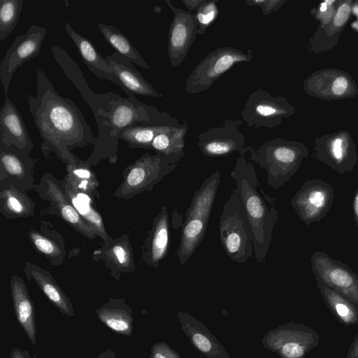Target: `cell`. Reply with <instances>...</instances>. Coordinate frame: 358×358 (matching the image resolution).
Masks as SVG:
<instances>
[{"instance_id":"1","label":"cell","mask_w":358,"mask_h":358,"mask_svg":"<svg viewBox=\"0 0 358 358\" xmlns=\"http://www.w3.org/2000/svg\"><path fill=\"white\" fill-rule=\"evenodd\" d=\"M36 80L35 96L27 97L41 152L47 159L55 154L66 164L73 160V148L94 145L96 137L75 102L62 96L41 68L36 69Z\"/></svg>"},{"instance_id":"2","label":"cell","mask_w":358,"mask_h":358,"mask_svg":"<svg viewBox=\"0 0 358 358\" xmlns=\"http://www.w3.org/2000/svg\"><path fill=\"white\" fill-rule=\"evenodd\" d=\"M230 173L236 187L232 189L238 196L250 222L253 234L254 254L257 263H264L271 244L273 229L279 220L276 199L267 195L260 186L255 167L241 149Z\"/></svg>"},{"instance_id":"3","label":"cell","mask_w":358,"mask_h":358,"mask_svg":"<svg viewBox=\"0 0 358 358\" xmlns=\"http://www.w3.org/2000/svg\"><path fill=\"white\" fill-rule=\"evenodd\" d=\"M109 113L107 120L106 138L99 162L108 158L110 163L117 159L118 134L124 129L137 125L179 126V120L171 114L159 110L156 107L139 101L129 92L122 97L113 92H107Z\"/></svg>"},{"instance_id":"4","label":"cell","mask_w":358,"mask_h":358,"mask_svg":"<svg viewBox=\"0 0 358 358\" xmlns=\"http://www.w3.org/2000/svg\"><path fill=\"white\" fill-rule=\"evenodd\" d=\"M250 153L249 159L265 169L267 182L275 189H280L298 171L309 150L301 141L275 138L258 149L245 147Z\"/></svg>"},{"instance_id":"5","label":"cell","mask_w":358,"mask_h":358,"mask_svg":"<svg viewBox=\"0 0 358 358\" xmlns=\"http://www.w3.org/2000/svg\"><path fill=\"white\" fill-rule=\"evenodd\" d=\"M220 178V171H217L206 178L186 210L177 250L181 266L189 260L205 236Z\"/></svg>"},{"instance_id":"6","label":"cell","mask_w":358,"mask_h":358,"mask_svg":"<svg viewBox=\"0 0 358 358\" xmlns=\"http://www.w3.org/2000/svg\"><path fill=\"white\" fill-rule=\"evenodd\" d=\"M219 233L221 245L231 260L243 264L252 257V229L238 196L233 192L223 206Z\"/></svg>"},{"instance_id":"7","label":"cell","mask_w":358,"mask_h":358,"mask_svg":"<svg viewBox=\"0 0 358 358\" xmlns=\"http://www.w3.org/2000/svg\"><path fill=\"white\" fill-rule=\"evenodd\" d=\"M51 52L64 74L80 92L84 101L92 110L96 122L98 135L91 155L86 162L90 165L99 162L107 134V120L109 113L108 92L94 93L89 87L80 67L69 53L57 45L51 47Z\"/></svg>"},{"instance_id":"8","label":"cell","mask_w":358,"mask_h":358,"mask_svg":"<svg viewBox=\"0 0 358 358\" xmlns=\"http://www.w3.org/2000/svg\"><path fill=\"white\" fill-rule=\"evenodd\" d=\"M182 158V156L176 155L143 154L125 169L124 180L113 196L130 199L152 190L155 185L176 169Z\"/></svg>"},{"instance_id":"9","label":"cell","mask_w":358,"mask_h":358,"mask_svg":"<svg viewBox=\"0 0 358 358\" xmlns=\"http://www.w3.org/2000/svg\"><path fill=\"white\" fill-rule=\"evenodd\" d=\"M251 61V51L245 53L229 46L217 48L196 65L186 80L185 90L193 94L206 91L236 64Z\"/></svg>"},{"instance_id":"10","label":"cell","mask_w":358,"mask_h":358,"mask_svg":"<svg viewBox=\"0 0 358 358\" xmlns=\"http://www.w3.org/2000/svg\"><path fill=\"white\" fill-rule=\"evenodd\" d=\"M295 113L294 106L285 97L274 96L259 89L250 94L241 115L248 127L272 129L282 124L284 118H289Z\"/></svg>"},{"instance_id":"11","label":"cell","mask_w":358,"mask_h":358,"mask_svg":"<svg viewBox=\"0 0 358 358\" xmlns=\"http://www.w3.org/2000/svg\"><path fill=\"white\" fill-rule=\"evenodd\" d=\"M34 189L43 200L48 201L49 210L59 217L71 228L88 239L97 237L96 232L81 217L66 196L62 181L51 173L45 172L36 184Z\"/></svg>"},{"instance_id":"12","label":"cell","mask_w":358,"mask_h":358,"mask_svg":"<svg viewBox=\"0 0 358 358\" xmlns=\"http://www.w3.org/2000/svg\"><path fill=\"white\" fill-rule=\"evenodd\" d=\"M315 157L338 173L353 171L357 160L356 144L350 133L339 130L315 139Z\"/></svg>"},{"instance_id":"13","label":"cell","mask_w":358,"mask_h":358,"mask_svg":"<svg viewBox=\"0 0 358 358\" xmlns=\"http://www.w3.org/2000/svg\"><path fill=\"white\" fill-rule=\"evenodd\" d=\"M309 96L324 101H339L358 95V85L348 71L324 68L313 72L303 83Z\"/></svg>"},{"instance_id":"14","label":"cell","mask_w":358,"mask_h":358,"mask_svg":"<svg viewBox=\"0 0 358 358\" xmlns=\"http://www.w3.org/2000/svg\"><path fill=\"white\" fill-rule=\"evenodd\" d=\"M310 264L316 279L350 301L358 303V273L321 251L312 255Z\"/></svg>"},{"instance_id":"15","label":"cell","mask_w":358,"mask_h":358,"mask_svg":"<svg viewBox=\"0 0 358 358\" xmlns=\"http://www.w3.org/2000/svg\"><path fill=\"white\" fill-rule=\"evenodd\" d=\"M46 34L45 28L33 24L24 34L16 36L7 50L0 64V80L4 95H8L10 81L17 69L39 55Z\"/></svg>"},{"instance_id":"16","label":"cell","mask_w":358,"mask_h":358,"mask_svg":"<svg viewBox=\"0 0 358 358\" xmlns=\"http://www.w3.org/2000/svg\"><path fill=\"white\" fill-rule=\"evenodd\" d=\"M334 199V187L321 179L306 180L294 194L291 205L306 225L322 220Z\"/></svg>"},{"instance_id":"17","label":"cell","mask_w":358,"mask_h":358,"mask_svg":"<svg viewBox=\"0 0 358 358\" xmlns=\"http://www.w3.org/2000/svg\"><path fill=\"white\" fill-rule=\"evenodd\" d=\"M242 124L239 119L227 120L221 126L208 128L199 134L198 146L202 155L224 157L245 148V136L238 129Z\"/></svg>"},{"instance_id":"18","label":"cell","mask_w":358,"mask_h":358,"mask_svg":"<svg viewBox=\"0 0 358 358\" xmlns=\"http://www.w3.org/2000/svg\"><path fill=\"white\" fill-rule=\"evenodd\" d=\"M165 2L173 13L169 29L168 57L172 67H178L196 38L197 24L193 13L176 7L170 0Z\"/></svg>"},{"instance_id":"19","label":"cell","mask_w":358,"mask_h":358,"mask_svg":"<svg viewBox=\"0 0 358 358\" xmlns=\"http://www.w3.org/2000/svg\"><path fill=\"white\" fill-rule=\"evenodd\" d=\"M34 168V159L29 154L0 145V185L31 190L36 185Z\"/></svg>"},{"instance_id":"20","label":"cell","mask_w":358,"mask_h":358,"mask_svg":"<svg viewBox=\"0 0 358 358\" xmlns=\"http://www.w3.org/2000/svg\"><path fill=\"white\" fill-rule=\"evenodd\" d=\"M0 145L28 154L34 147L22 116L8 95L0 113Z\"/></svg>"},{"instance_id":"21","label":"cell","mask_w":358,"mask_h":358,"mask_svg":"<svg viewBox=\"0 0 358 358\" xmlns=\"http://www.w3.org/2000/svg\"><path fill=\"white\" fill-rule=\"evenodd\" d=\"M92 258L96 262L102 261L116 280H119L122 274L135 270L133 248L128 234L115 239L109 238L101 248L94 251Z\"/></svg>"},{"instance_id":"22","label":"cell","mask_w":358,"mask_h":358,"mask_svg":"<svg viewBox=\"0 0 358 358\" xmlns=\"http://www.w3.org/2000/svg\"><path fill=\"white\" fill-rule=\"evenodd\" d=\"M352 0H339L334 17L325 24H320L312 37L308 40L307 50L319 54L333 50L348 22L352 12Z\"/></svg>"},{"instance_id":"23","label":"cell","mask_w":358,"mask_h":358,"mask_svg":"<svg viewBox=\"0 0 358 358\" xmlns=\"http://www.w3.org/2000/svg\"><path fill=\"white\" fill-rule=\"evenodd\" d=\"M177 317L182 331L203 356L207 358H231L216 337L194 317L180 310L178 312Z\"/></svg>"},{"instance_id":"24","label":"cell","mask_w":358,"mask_h":358,"mask_svg":"<svg viewBox=\"0 0 358 358\" xmlns=\"http://www.w3.org/2000/svg\"><path fill=\"white\" fill-rule=\"evenodd\" d=\"M106 59L113 74L124 87V92L127 94L131 92L134 95L162 97V94L155 90L135 67L134 63L127 57L114 52Z\"/></svg>"},{"instance_id":"25","label":"cell","mask_w":358,"mask_h":358,"mask_svg":"<svg viewBox=\"0 0 358 358\" xmlns=\"http://www.w3.org/2000/svg\"><path fill=\"white\" fill-rule=\"evenodd\" d=\"M170 243L168 209L163 206L155 217L142 251V259L150 267H158L166 257Z\"/></svg>"},{"instance_id":"26","label":"cell","mask_w":358,"mask_h":358,"mask_svg":"<svg viewBox=\"0 0 358 358\" xmlns=\"http://www.w3.org/2000/svg\"><path fill=\"white\" fill-rule=\"evenodd\" d=\"M23 271L27 278L37 285L61 313L69 317L74 316L70 299L49 271L28 261L24 262Z\"/></svg>"},{"instance_id":"27","label":"cell","mask_w":358,"mask_h":358,"mask_svg":"<svg viewBox=\"0 0 358 358\" xmlns=\"http://www.w3.org/2000/svg\"><path fill=\"white\" fill-rule=\"evenodd\" d=\"M64 29L77 48L90 71L100 80H108L119 86L124 91V87L113 74L106 57L102 56L91 41L78 33L67 21L64 22Z\"/></svg>"},{"instance_id":"28","label":"cell","mask_w":358,"mask_h":358,"mask_svg":"<svg viewBox=\"0 0 358 358\" xmlns=\"http://www.w3.org/2000/svg\"><path fill=\"white\" fill-rule=\"evenodd\" d=\"M10 289L16 319L30 342L34 345L37 334L36 311L24 280L17 275H13Z\"/></svg>"},{"instance_id":"29","label":"cell","mask_w":358,"mask_h":358,"mask_svg":"<svg viewBox=\"0 0 358 358\" xmlns=\"http://www.w3.org/2000/svg\"><path fill=\"white\" fill-rule=\"evenodd\" d=\"M28 237L35 250L53 266H61L66 255L62 235L49 222L42 220L39 230L30 228Z\"/></svg>"},{"instance_id":"30","label":"cell","mask_w":358,"mask_h":358,"mask_svg":"<svg viewBox=\"0 0 358 358\" xmlns=\"http://www.w3.org/2000/svg\"><path fill=\"white\" fill-rule=\"evenodd\" d=\"M95 313L99 321L114 332L127 336L132 334L133 310L124 299L110 298Z\"/></svg>"},{"instance_id":"31","label":"cell","mask_w":358,"mask_h":358,"mask_svg":"<svg viewBox=\"0 0 358 358\" xmlns=\"http://www.w3.org/2000/svg\"><path fill=\"white\" fill-rule=\"evenodd\" d=\"M62 185L70 202L97 236L103 242L110 238L105 228L101 215L95 208L94 199L87 193L76 189L65 179L62 180Z\"/></svg>"},{"instance_id":"32","label":"cell","mask_w":358,"mask_h":358,"mask_svg":"<svg viewBox=\"0 0 358 358\" xmlns=\"http://www.w3.org/2000/svg\"><path fill=\"white\" fill-rule=\"evenodd\" d=\"M35 204L27 191L8 184L0 185V213L6 219L31 217Z\"/></svg>"},{"instance_id":"33","label":"cell","mask_w":358,"mask_h":358,"mask_svg":"<svg viewBox=\"0 0 358 358\" xmlns=\"http://www.w3.org/2000/svg\"><path fill=\"white\" fill-rule=\"evenodd\" d=\"M66 176L65 180L74 188L87 193L94 199H100L99 182L96 174L91 169V165L74 155L73 160L65 164Z\"/></svg>"},{"instance_id":"34","label":"cell","mask_w":358,"mask_h":358,"mask_svg":"<svg viewBox=\"0 0 358 358\" xmlns=\"http://www.w3.org/2000/svg\"><path fill=\"white\" fill-rule=\"evenodd\" d=\"M97 28L105 40L115 50V52L143 69H148L150 68L130 39L117 27L99 22L97 24Z\"/></svg>"},{"instance_id":"35","label":"cell","mask_w":358,"mask_h":358,"mask_svg":"<svg viewBox=\"0 0 358 358\" xmlns=\"http://www.w3.org/2000/svg\"><path fill=\"white\" fill-rule=\"evenodd\" d=\"M187 130L188 125L185 123L170 127L155 137L150 150L157 154L184 157L185 136Z\"/></svg>"},{"instance_id":"36","label":"cell","mask_w":358,"mask_h":358,"mask_svg":"<svg viewBox=\"0 0 358 358\" xmlns=\"http://www.w3.org/2000/svg\"><path fill=\"white\" fill-rule=\"evenodd\" d=\"M171 127L176 126L137 124L120 131L118 138L126 142L131 148L150 150L155 137Z\"/></svg>"},{"instance_id":"37","label":"cell","mask_w":358,"mask_h":358,"mask_svg":"<svg viewBox=\"0 0 358 358\" xmlns=\"http://www.w3.org/2000/svg\"><path fill=\"white\" fill-rule=\"evenodd\" d=\"M24 0H0V41H4L15 28Z\"/></svg>"},{"instance_id":"38","label":"cell","mask_w":358,"mask_h":358,"mask_svg":"<svg viewBox=\"0 0 358 358\" xmlns=\"http://www.w3.org/2000/svg\"><path fill=\"white\" fill-rule=\"evenodd\" d=\"M217 2L218 1L206 0L194 13L197 24L196 34H204L207 28L217 19L219 13L216 4Z\"/></svg>"},{"instance_id":"39","label":"cell","mask_w":358,"mask_h":358,"mask_svg":"<svg viewBox=\"0 0 358 358\" xmlns=\"http://www.w3.org/2000/svg\"><path fill=\"white\" fill-rule=\"evenodd\" d=\"M338 2L339 0L324 1L317 8H313L310 13L320 22V24H325L334 17Z\"/></svg>"},{"instance_id":"40","label":"cell","mask_w":358,"mask_h":358,"mask_svg":"<svg viewBox=\"0 0 358 358\" xmlns=\"http://www.w3.org/2000/svg\"><path fill=\"white\" fill-rule=\"evenodd\" d=\"M150 358H182L168 343L159 341L150 349Z\"/></svg>"},{"instance_id":"41","label":"cell","mask_w":358,"mask_h":358,"mask_svg":"<svg viewBox=\"0 0 358 358\" xmlns=\"http://www.w3.org/2000/svg\"><path fill=\"white\" fill-rule=\"evenodd\" d=\"M249 6H259L264 15H268L278 10L287 0H245Z\"/></svg>"},{"instance_id":"42","label":"cell","mask_w":358,"mask_h":358,"mask_svg":"<svg viewBox=\"0 0 358 358\" xmlns=\"http://www.w3.org/2000/svg\"><path fill=\"white\" fill-rule=\"evenodd\" d=\"M206 0H182V3L188 9L189 12L196 11Z\"/></svg>"},{"instance_id":"43","label":"cell","mask_w":358,"mask_h":358,"mask_svg":"<svg viewBox=\"0 0 358 358\" xmlns=\"http://www.w3.org/2000/svg\"><path fill=\"white\" fill-rule=\"evenodd\" d=\"M9 358H31L29 350L25 349L24 350H22L18 348H13L11 350Z\"/></svg>"},{"instance_id":"44","label":"cell","mask_w":358,"mask_h":358,"mask_svg":"<svg viewBox=\"0 0 358 358\" xmlns=\"http://www.w3.org/2000/svg\"><path fill=\"white\" fill-rule=\"evenodd\" d=\"M97 358H120L118 355L110 349H107L99 353Z\"/></svg>"},{"instance_id":"45","label":"cell","mask_w":358,"mask_h":358,"mask_svg":"<svg viewBox=\"0 0 358 358\" xmlns=\"http://www.w3.org/2000/svg\"><path fill=\"white\" fill-rule=\"evenodd\" d=\"M352 208L354 219L357 226L358 227V190L357 191L354 197Z\"/></svg>"}]
</instances>
